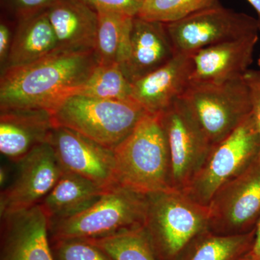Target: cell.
<instances>
[{
	"mask_svg": "<svg viewBox=\"0 0 260 260\" xmlns=\"http://www.w3.org/2000/svg\"><path fill=\"white\" fill-rule=\"evenodd\" d=\"M96 11L110 12L136 17L144 0H82Z\"/></svg>",
	"mask_w": 260,
	"mask_h": 260,
	"instance_id": "cell-27",
	"label": "cell"
},
{
	"mask_svg": "<svg viewBox=\"0 0 260 260\" xmlns=\"http://www.w3.org/2000/svg\"><path fill=\"white\" fill-rule=\"evenodd\" d=\"M259 153V139L252 113L211 151L200 172L182 192L208 206L227 183L239 176Z\"/></svg>",
	"mask_w": 260,
	"mask_h": 260,
	"instance_id": "cell-7",
	"label": "cell"
},
{
	"mask_svg": "<svg viewBox=\"0 0 260 260\" xmlns=\"http://www.w3.org/2000/svg\"><path fill=\"white\" fill-rule=\"evenodd\" d=\"M85 240L99 246L113 260H158L144 226Z\"/></svg>",
	"mask_w": 260,
	"mask_h": 260,
	"instance_id": "cell-24",
	"label": "cell"
},
{
	"mask_svg": "<svg viewBox=\"0 0 260 260\" xmlns=\"http://www.w3.org/2000/svg\"><path fill=\"white\" fill-rule=\"evenodd\" d=\"M13 35L8 25L0 24V64L2 72L4 71L9 57L10 49L13 43Z\"/></svg>",
	"mask_w": 260,
	"mask_h": 260,
	"instance_id": "cell-30",
	"label": "cell"
},
{
	"mask_svg": "<svg viewBox=\"0 0 260 260\" xmlns=\"http://www.w3.org/2000/svg\"><path fill=\"white\" fill-rule=\"evenodd\" d=\"M250 93L251 113L255 120L259 139L260 155V70H248L244 75Z\"/></svg>",
	"mask_w": 260,
	"mask_h": 260,
	"instance_id": "cell-28",
	"label": "cell"
},
{
	"mask_svg": "<svg viewBox=\"0 0 260 260\" xmlns=\"http://www.w3.org/2000/svg\"><path fill=\"white\" fill-rule=\"evenodd\" d=\"M190 55L176 54L133 83V98L148 114H159L179 100L191 83Z\"/></svg>",
	"mask_w": 260,
	"mask_h": 260,
	"instance_id": "cell-15",
	"label": "cell"
},
{
	"mask_svg": "<svg viewBox=\"0 0 260 260\" xmlns=\"http://www.w3.org/2000/svg\"><path fill=\"white\" fill-rule=\"evenodd\" d=\"M57 0H15L20 13V19L47 10Z\"/></svg>",
	"mask_w": 260,
	"mask_h": 260,
	"instance_id": "cell-29",
	"label": "cell"
},
{
	"mask_svg": "<svg viewBox=\"0 0 260 260\" xmlns=\"http://www.w3.org/2000/svg\"><path fill=\"white\" fill-rule=\"evenodd\" d=\"M46 11L58 51H94L99 27L96 10L82 0H57Z\"/></svg>",
	"mask_w": 260,
	"mask_h": 260,
	"instance_id": "cell-17",
	"label": "cell"
},
{
	"mask_svg": "<svg viewBox=\"0 0 260 260\" xmlns=\"http://www.w3.org/2000/svg\"><path fill=\"white\" fill-rule=\"evenodd\" d=\"M75 94L107 100H134L133 83L118 64H98Z\"/></svg>",
	"mask_w": 260,
	"mask_h": 260,
	"instance_id": "cell-23",
	"label": "cell"
},
{
	"mask_svg": "<svg viewBox=\"0 0 260 260\" xmlns=\"http://www.w3.org/2000/svg\"><path fill=\"white\" fill-rule=\"evenodd\" d=\"M147 206V195L113 184L88 209L70 218L49 222V240L100 239L144 226Z\"/></svg>",
	"mask_w": 260,
	"mask_h": 260,
	"instance_id": "cell-4",
	"label": "cell"
},
{
	"mask_svg": "<svg viewBox=\"0 0 260 260\" xmlns=\"http://www.w3.org/2000/svg\"><path fill=\"white\" fill-rule=\"evenodd\" d=\"M257 64H258V66H259V70H260V54H259V59H258Z\"/></svg>",
	"mask_w": 260,
	"mask_h": 260,
	"instance_id": "cell-35",
	"label": "cell"
},
{
	"mask_svg": "<svg viewBox=\"0 0 260 260\" xmlns=\"http://www.w3.org/2000/svg\"><path fill=\"white\" fill-rule=\"evenodd\" d=\"M239 260H256L253 257V256L251 255L250 251L247 253V254H245L243 257L241 258Z\"/></svg>",
	"mask_w": 260,
	"mask_h": 260,
	"instance_id": "cell-34",
	"label": "cell"
},
{
	"mask_svg": "<svg viewBox=\"0 0 260 260\" xmlns=\"http://www.w3.org/2000/svg\"><path fill=\"white\" fill-rule=\"evenodd\" d=\"M250 3L251 6L256 10V14H257L258 26H259V30L260 31V0H247Z\"/></svg>",
	"mask_w": 260,
	"mask_h": 260,
	"instance_id": "cell-33",
	"label": "cell"
},
{
	"mask_svg": "<svg viewBox=\"0 0 260 260\" xmlns=\"http://www.w3.org/2000/svg\"><path fill=\"white\" fill-rule=\"evenodd\" d=\"M144 229L157 257H176L202 232L209 229L210 209L182 191L147 195Z\"/></svg>",
	"mask_w": 260,
	"mask_h": 260,
	"instance_id": "cell-5",
	"label": "cell"
},
{
	"mask_svg": "<svg viewBox=\"0 0 260 260\" xmlns=\"http://www.w3.org/2000/svg\"><path fill=\"white\" fill-rule=\"evenodd\" d=\"M97 12L99 27L94 52L98 64H118L121 46L131 32L135 17L101 10Z\"/></svg>",
	"mask_w": 260,
	"mask_h": 260,
	"instance_id": "cell-21",
	"label": "cell"
},
{
	"mask_svg": "<svg viewBox=\"0 0 260 260\" xmlns=\"http://www.w3.org/2000/svg\"><path fill=\"white\" fill-rule=\"evenodd\" d=\"M258 34L220 43L191 54V83L219 84L244 76L253 62Z\"/></svg>",
	"mask_w": 260,
	"mask_h": 260,
	"instance_id": "cell-14",
	"label": "cell"
},
{
	"mask_svg": "<svg viewBox=\"0 0 260 260\" xmlns=\"http://www.w3.org/2000/svg\"><path fill=\"white\" fill-rule=\"evenodd\" d=\"M54 127L46 110H10L0 113V151L16 162L32 149L49 142Z\"/></svg>",
	"mask_w": 260,
	"mask_h": 260,
	"instance_id": "cell-18",
	"label": "cell"
},
{
	"mask_svg": "<svg viewBox=\"0 0 260 260\" xmlns=\"http://www.w3.org/2000/svg\"><path fill=\"white\" fill-rule=\"evenodd\" d=\"M212 145L225 139L251 112L244 76L223 83H191L181 97Z\"/></svg>",
	"mask_w": 260,
	"mask_h": 260,
	"instance_id": "cell-6",
	"label": "cell"
},
{
	"mask_svg": "<svg viewBox=\"0 0 260 260\" xmlns=\"http://www.w3.org/2000/svg\"><path fill=\"white\" fill-rule=\"evenodd\" d=\"M250 252L254 259L260 260V216L257 220L255 235H254V242H253Z\"/></svg>",
	"mask_w": 260,
	"mask_h": 260,
	"instance_id": "cell-31",
	"label": "cell"
},
{
	"mask_svg": "<svg viewBox=\"0 0 260 260\" xmlns=\"http://www.w3.org/2000/svg\"><path fill=\"white\" fill-rule=\"evenodd\" d=\"M15 164L14 179L0 194V215L40 204L64 172L49 142L38 145Z\"/></svg>",
	"mask_w": 260,
	"mask_h": 260,
	"instance_id": "cell-10",
	"label": "cell"
},
{
	"mask_svg": "<svg viewBox=\"0 0 260 260\" xmlns=\"http://www.w3.org/2000/svg\"><path fill=\"white\" fill-rule=\"evenodd\" d=\"M64 126L114 150L148 114L135 100H107L81 95L65 98L51 112Z\"/></svg>",
	"mask_w": 260,
	"mask_h": 260,
	"instance_id": "cell-3",
	"label": "cell"
},
{
	"mask_svg": "<svg viewBox=\"0 0 260 260\" xmlns=\"http://www.w3.org/2000/svg\"><path fill=\"white\" fill-rule=\"evenodd\" d=\"M175 55L165 24L135 17L127 54L119 66L133 83L167 64Z\"/></svg>",
	"mask_w": 260,
	"mask_h": 260,
	"instance_id": "cell-16",
	"label": "cell"
},
{
	"mask_svg": "<svg viewBox=\"0 0 260 260\" xmlns=\"http://www.w3.org/2000/svg\"><path fill=\"white\" fill-rule=\"evenodd\" d=\"M107 189L82 176L64 170L40 205L49 222L64 220L95 204Z\"/></svg>",
	"mask_w": 260,
	"mask_h": 260,
	"instance_id": "cell-19",
	"label": "cell"
},
{
	"mask_svg": "<svg viewBox=\"0 0 260 260\" xmlns=\"http://www.w3.org/2000/svg\"><path fill=\"white\" fill-rule=\"evenodd\" d=\"M218 4V0H144L136 17L149 21L172 23Z\"/></svg>",
	"mask_w": 260,
	"mask_h": 260,
	"instance_id": "cell-25",
	"label": "cell"
},
{
	"mask_svg": "<svg viewBox=\"0 0 260 260\" xmlns=\"http://www.w3.org/2000/svg\"><path fill=\"white\" fill-rule=\"evenodd\" d=\"M57 51L55 34L44 10L20 20L5 70L30 64Z\"/></svg>",
	"mask_w": 260,
	"mask_h": 260,
	"instance_id": "cell-20",
	"label": "cell"
},
{
	"mask_svg": "<svg viewBox=\"0 0 260 260\" xmlns=\"http://www.w3.org/2000/svg\"><path fill=\"white\" fill-rule=\"evenodd\" d=\"M54 260H113L99 246L85 239L50 241Z\"/></svg>",
	"mask_w": 260,
	"mask_h": 260,
	"instance_id": "cell-26",
	"label": "cell"
},
{
	"mask_svg": "<svg viewBox=\"0 0 260 260\" xmlns=\"http://www.w3.org/2000/svg\"><path fill=\"white\" fill-rule=\"evenodd\" d=\"M159 114L170 153L173 188L184 191L204 165L213 145L181 99Z\"/></svg>",
	"mask_w": 260,
	"mask_h": 260,
	"instance_id": "cell-9",
	"label": "cell"
},
{
	"mask_svg": "<svg viewBox=\"0 0 260 260\" xmlns=\"http://www.w3.org/2000/svg\"><path fill=\"white\" fill-rule=\"evenodd\" d=\"M8 169L6 167H2L0 169V184H1L2 187L5 186V184L8 182Z\"/></svg>",
	"mask_w": 260,
	"mask_h": 260,
	"instance_id": "cell-32",
	"label": "cell"
},
{
	"mask_svg": "<svg viewBox=\"0 0 260 260\" xmlns=\"http://www.w3.org/2000/svg\"><path fill=\"white\" fill-rule=\"evenodd\" d=\"M98 64L94 51H57L30 64L7 68L0 78V112H51L79 90Z\"/></svg>",
	"mask_w": 260,
	"mask_h": 260,
	"instance_id": "cell-1",
	"label": "cell"
},
{
	"mask_svg": "<svg viewBox=\"0 0 260 260\" xmlns=\"http://www.w3.org/2000/svg\"><path fill=\"white\" fill-rule=\"evenodd\" d=\"M114 150L115 184L145 195L174 189L170 153L160 114L143 116Z\"/></svg>",
	"mask_w": 260,
	"mask_h": 260,
	"instance_id": "cell-2",
	"label": "cell"
},
{
	"mask_svg": "<svg viewBox=\"0 0 260 260\" xmlns=\"http://www.w3.org/2000/svg\"><path fill=\"white\" fill-rule=\"evenodd\" d=\"M165 25L175 54L187 55L259 31L256 19L220 4Z\"/></svg>",
	"mask_w": 260,
	"mask_h": 260,
	"instance_id": "cell-8",
	"label": "cell"
},
{
	"mask_svg": "<svg viewBox=\"0 0 260 260\" xmlns=\"http://www.w3.org/2000/svg\"><path fill=\"white\" fill-rule=\"evenodd\" d=\"M200 234V239L186 260H239L252 246L255 231L236 234Z\"/></svg>",
	"mask_w": 260,
	"mask_h": 260,
	"instance_id": "cell-22",
	"label": "cell"
},
{
	"mask_svg": "<svg viewBox=\"0 0 260 260\" xmlns=\"http://www.w3.org/2000/svg\"><path fill=\"white\" fill-rule=\"evenodd\" d=\"M210 230L223 234L246 233L260 216V155L227 183L208 205Z\"/></svg>",
	"mask_w": 260,
	"mask_h": 260,
	"instance_id": "cell-11",
	"label": "cell"
},
{
	"mask_svg": "<svg viewBox=\"0 0 260 260\" xmlns=\"http://www.w3.org/2000/svg\"><path fill=\"white\" fill-rule=\"evenodd\" d=\"M0 216V260H54L49 219L40 204Z\"/></svg>",
	"mask_w": 260,
	"mask_h": 260,
	"instance_id": "cell-13",
	"label": "cell"
},
{
	"mask_svg": "<svg viewBox=\"0 0 260 260\" xmlns=\"http://www.w3.org/2000/svg\"><path fill=\"white\" fill-rule=\"evenodd\" d=\"M50 143L64 170L104 187L115 184L114 150L64 126H54Z\"/></svg>",
	"mask_w": 260,
	"mask_h": 260,
	"instance_id": "cell-12",
	"label": "cell"
}]
</instances>
